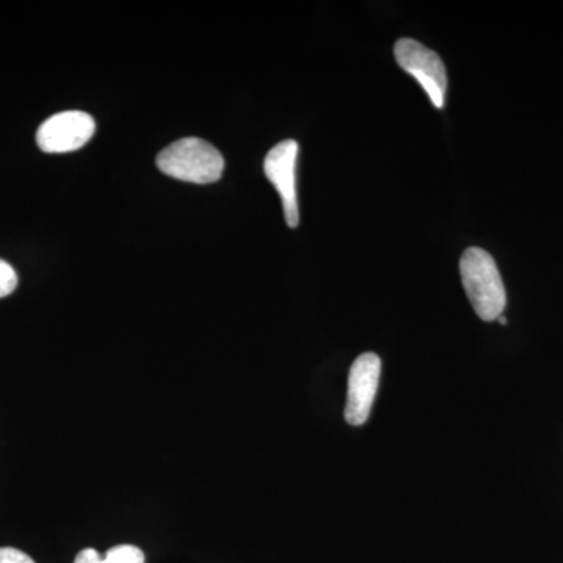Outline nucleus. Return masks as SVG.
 Wrapping results in <instances>:
<instances>
[{"instance_id":"nucleus-1","label":"nucleus","mask_w":563,"mask_h":563,"mask_svg":"<svg viewBox=\"0 0 563 563\" xmlns=\"http://www.w3.org/2000/svg\"><path fill=\"white\" fill-rule=\"evenodd\" d=\"M461 276L474 312L484 321L498 320L507 296L495 258L481 247H468L461 258Z\"/></svg>"},{"instance_id":"nucleus-2","label":"nucleus","mask_w":563,"mask_h":563,"mask_svg":"<svg viewBox=\"0 0 563 563\" xmlns=\"http://www.w3.org/2000/svg\"><path fill=\"white\" fill-rule=\"evenodd\" d=\"M157 166L174 179L207 185L220 180L224 173L221 152L201 139L174 141L158 154Z\"/></svg>"},{"instance_id":"nucleus-3","label":"nucleus","mask_w":563,"mask_h":563,"mask_svg":"<svg viewBox=\"0 0 563 563\" xmlns=\"http://www.w3.org/2000/svg\"><path fill=\"white\" fill-rule=\"evenodd\" d=\"M395 58L406 73L417 79L435 109H443L448 90V74L439 54L418 41L402 38L395 44Z\"/></svg>"},{"instance_id":"nucleus-4","label":"nucleus","mask_w":563,"mask_h":563,"mask_svg":"<svg viewBox=\"0 0 563 563\" xmlns=\"http://www.w3.org/2000/svg\"><path fill=\"white\" fill-rule=\"evenodd\" d=\"M95 131V120L90 114L85 111H63L41 124L36 143L47 154H65L85 146Z\"/></svg>"},{"instance_id":"nucleus-5","label":"nucleus","mask_w":563,"mask_h":563,"mask_svg":"<svg viewBox=\"0 0 563 563\" xmlns=\"http://www.w3.org/2000/svg\"><path fill=\"white\" fill-rule=\"evenodd\" d=\"M380 368L383 363L373 352L362 354L352 363L344 407V418L351 426H362L368 421L379 387Z\"/></svg>"},{"instance_id":"nucleus-6","label":"nucleus","mask_w":563,"mask_h":563,"mask_svg":"<svg viewBox=\"0 0 563 563\" xmlns=\"http://www.w3.org/2000/svg\"><path fill=\"white\" fill-rule=\"evenodd\" d=\"M299 146L295 140L280 141L265 158V174L279 191L285 221L290 228L299 224L298 192H296V162Z\"/></svg>"},{"instance_id":"nucleus-7","label":"nucleus","mask_w":563,"mask_h":563,"mask_svg":"<svg viewBox=\"0 0 563 563\" xmlns=\"http://www.w3.org/2000/svg\"><path fill=\"white\" fill-rule=\"evenodd\" d=\"M143 551L132 544H120V547L111 548L107 554L102 555L98 551L88 548L77 554L74 563H144Z\"/></svg>"},{"instance_id":"nucleus-8","label":"nucleus","mask_w":563,"mask_h":563,"mask_svg":"<svg viewBox=\"0 0 563 563\" xmlns=\"http://www.w3.org/2000/svg\"><path fill=\"white\" fill-rule=\"evenodd\" d=\"M18 287V274L9 263L0 261V298L11 295Z\"/></svg>"},{"instance_id":"nucleus-9","label":"nucleus","mask_w":563,"mask_h":563,"mask_svg":"<svg viewBox=\"0 0 563 563\" xmlns=\"http://www.w3.org/2000/svg\"><path fill=\"white\" fill-rule=\"evenodd\" d=\"M0 563H35V561L16 548H0Z\"/></svg>"},{"instance_id":"nucleus-10","label":"nucleus","mask_w":563,"mask_h":563,"mask_svg":"<svg viewBox=\"0 0 563 563\" xmlns=\"http://www.w3.org/2000/svg\"><path fill=\"white\" fill-rule=\"evenodd\" d=\"M498 320H499V322H501V324H503V325H506V324H507V320H506V318H504V317H499V318H498Z\"/></svg>"}]
</instances>
